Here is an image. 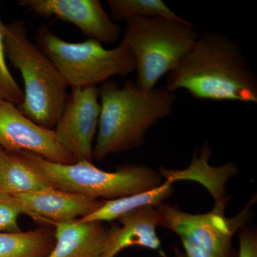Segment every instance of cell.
<instances>
[{"label": "cell", "instance_id": "6da1fadb", "mask_svg": "<svg viewBox=\"0 0 257 257\" xmlns=\"http://www.w3.org/2000/svg\"><path fill=\"white\" fill-rule=\"evenodd\" d=\"M164 89L199 100L257 103V77L238 42L220 32H199L194 46L168 74Z\"/></svg>", "mask_w": 257, "mask_h": 257}, {"label": "cell", "instance_id": "7a4b0ae2", "mask_svg": "<svg viewBox=\"0 0 257 257\" xmlns=\"http://www.w3.org/2000/svg\"><path fill=\"white\" fill-rule=\"evenodd\" d=\"M99 100L100 115L93 151L97 161L141 146L149 128L172 114L177 96L164 88L144 90L130 80L120 87L109 79L99 88Z\"/></svg>", "mask_w": 257, "mask_h": 257}, {"label": "cell", "instance_id": "3957f363", "mask_svg": "<svg viewBox=\"0 0 257 257\" xmlns=\"http://www.w3.org/2000/svg\"><path fill=\"white\" fill-rule=\"evenodd\" d=\"M3 33L6 57L23 79L19 110L36 124L53 130L68 99V85L46 54L28 38L23 22L4 25Z\"/></svg>", "mask_w": 257, "mask_h": 257}, {"label": "cell", "instance_id": "277c9868", "mask_svg": "<svg viewBox=\"0 0 257 257\" xmlns=\"http://www.w3.org/2000/svg\"><path fill=\"white\" fill-rule=\"evenodd\" d=\"M121 41L135 62L137 85L155 89L166 74L174 70L194 46L199 32L187 20L164 18H132L126 20Z\"/></svg>", "mask_w": 257, "mask_h": 257}, {"label": "cell", "instance_id": "5b68a950", "mask_svg": "<svg viewBox=\"0 0 257 257\" xmlns=\"http://www.w3.org/2000/svg\"><path fill=\"white\" fill-rule=\"evenodd\" d=\"M18 154L54 188L96 199H119L146 192L163 183L162 175L146 166H121L115 172H109L88 161L60 164L31 152Z\"/></svg>", "mask_w": 257, "mask_h": 257}, {"label": "cell", "instance_id": "8992f818", "mask_svg": "<svg viewBox=\"0 0 257 257\" xmlns=\"http://www.w3.org/2000/svg\"><path fill=\"white\" fill-rule=\"evenodd\" d=\"M35 43L55 64L72 89L97 87L115 76L124 77L135 71L133 54L122 41L112 49H106L91 39L69 42L47 25H41L37 30Z\"/></svg>", "mask_w": 257, "mask_h": 257}, {"label": "cell", "instance_id": "52a82bcc", "mask_svg": "<svg viewBox=\"0 0 257 257\" xmlns=\"http://www.w3.org/2000/svg\"><path fill=\"white\" fill-rule=\"evenodd\" d=\"M225 206L226 201L216 202L212 211L202 214H189L165 204L156 209L160 226L178 235L187 257H230L233 235L243 224L249 205L233 219L225 216Z\"/></svg>", "mask_w": 257, "mask_h": 257}, {"label": "cell", "instance_id": "ba28073f", "mask_svg": "<svg viewBox=\"0 0 257 257\" xmlns=\"http://www.w3.org/2000/svg\"><path fill=\"white\" fill-rule=\"evenodd\" d=\"M99 88H74L67 99L55 132L75 162L94 160V136L100 115Z\"/></svg>", "mask_w": 257, "mask_h": 257}, {"label": "cell", "instance_id": "9c48e42d", "mask_svg": "<svg viewBox=\"0 0 257 257\" xmlns=\"http://www.w3.org/2000/svg\"><path fill=\"white\" fill-rule=\"evenodd\" d=\"M0 147L13 153L31 152L55 163L76 162L60 143L55 130L34 122L6 100L0 103Z\"/></svg>", "mask_w": 257, "mask_h": 257}, {"label": "cell", "instance_id": "30bf717a", "mask_svg": "<svg viewBox=\"0 0 257 257\" xmlns=\"http://www.w3.org/2000/svg\"><path fill=\"white\" fill-rule=\"evenodd\" d=\"M20 6L35 15L55 17L72 23L88 37L99 43H115L121 30L99 0H20Z\"/></svg>", "mask_w": 257, "mask_h": 257}, {"label": "cell", "instance_id": "8fae6325", "mask_svg": "<svg viewBox=\"0 0 257 257\" xmlns=\"http://www.w3.org/2000/svg\"><path fill=\"white\" fill-rule=\"evenodd\" d=\"M11 196L25 215L53 226L82 219L103 205V201L56 188Z\"/></svg>", "mask_w": 257, "mask_h": 257}, {"label": "cell", "instance_id": "7c38bea8", "mask_svg": "<svg viewBox=\"0 0 257 257\" xmlns=\"http://www.w3.org/2000/svg\"><path fill=\"white\" fill-rule=\"evenodd\" d=\"M121 226L108 229L105 247L101 257H115L124 248L139 246L158 249L161 242L157 234L160 218L156 207H145L118 218Z\"/></svg>", "mask_w": 257, "mask_h": 257}, {"label": "cell", "instance_id": "4fadbf2b", "mask_svg": "<svg viewBox=\"0 0 257 257\" xmlns=\"http://www.w3.org/2000/svg\"><path fill=\"white\" fill-rule=\"evenodd\" d=\"M55 243L47 257H101L108 229L99 221L79 219L55 224Z\"/></svg>", "mask_w": 257, "mask_h": 257}, {"label": "cell", "instance_id": "5bb4252c", "mask_svg": "<svg viewBox=\"0 0 257 257\" xmlns=\"http://www.w3.org/2000/svg\"><path fill=\"white\" fill-rule=\"evenodd\" d=\"M54 188L18 153L3 151L0 157V192L10 195Z\"/></svg>", "mask_w": 257, "mask_h": 257}, {"label": "cell", "instance_id": "9a60e30c", "mask_svg": "<svg viewBox=\"0 0 257 257\" xmlns=\"http://www.w3.org/2000/svg\"><path fill=\"white\" fill-rule=\"evenodd\" d=\"M172 183L170 179H167L159 187L146 192L112 200H103V205L99 209L79 219L82 221H111L140 208L158 207L172 194Z\"/></svg>", "mask_w": 257, "mask_h": 257}, {"label": "cell", "instance_id": "2e32d148", "mask_svg": "<svg viewBox=\"0 0 257 257\" xmlns=\"http://www.w3.org/2000/svg\"><path fill=\"white\" fill-rule=\"evenodd\" d=\"M55 243V229L0 233V257H47Z\"/></svg>", "mask_w": 257, "mask_h": 257}, {"label": "cell", "instance_id": "e0dca14e", "mask_svg": "<svg viewBox=\"0 0 257 257\" xmlns=\"http://www.w3.org/2000/svg\"><path fill=\"white\" fill-rule=\"evenodd\" d=\"M110 17L114 23L132 18H164L183 20L162 0H108Z\"/></svg>", "mask_w": 257, "mask_h": 257}, {"label": "cell", "instance_id": "ac0fdd59", "mask_svg": "<svg viewBox=\"0 0 257 257\" xmlns=\"http://www.w3.org/2000/svg\"><path fill=\"white\" fill-rule=\"evenodd\" d=\"M4 25L0 18V92L7 101L18 106L23 101V91L19 87L7 64L3 33Z\"/></svg>", "mask_w": 257, "mask_h": 257}, {"label": "cell", "instance_id": "d6986e66", "mask_svg": "<svg viewBox=\"0 0 257 257\" xmlns=\"http://www.w3.org/2000/svg\"><path fill=\"white\" fill-rule=\"evenodd\" d=\"M24 214L23 209L10 194L0 192V233H17L22 231L18 219Z\"/></svg>", "mask_w": 257, "mask_h": 257}, {"label": "cell", "instance_id": "ffe728a7", "mask_svg": "<svg viewBox=\"0 0 257 257\" xmlns=\"http://www.w3.org/2000/svg\"><path fill=\"white\" fill-rule=\"evenodd\" d=\"M239 257H257L256 234L246 228L240 232Z\"/></svg>", "mask_w": 257, "mask_h": 257}, {"label": "cell", "instance_id": "44dd1931", "mask_svg": "<svg viewBox=\"0 0 257 257\" xmlns=\"http://www.w3.org/2000/svg\"><path fill=\"white\" fill-rule=\"evenodd\" d=\"M5 100H6V99H5V96H3V94H2L1 92H0V103H1L2 101H5Z\"/></svg>", "mask_w": 257, "mask_h": 257}, {"label": "cell", "instance_id": "7402d4cb", "mask_svg": "<svg viewBox=\"0 0 257 257\" xmlns=\"http://www.w3.org/2000/svg\"><path fill=\"white\" fill-rule=\"evenodd\" d=\"M3 151H4V150H3V149L1 147H0V157H1L2 154H3Z\"/></svg>", "mask_w": 257, "mask_h": 257}]
</instances>
